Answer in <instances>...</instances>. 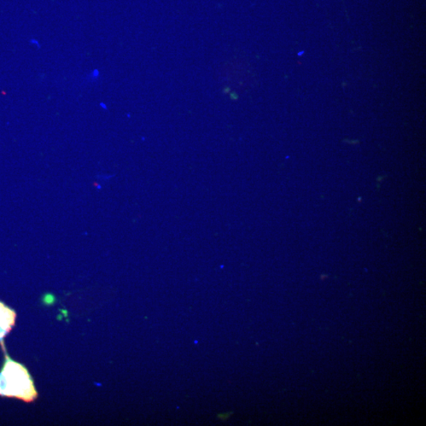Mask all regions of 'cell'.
I'll use <instances>...</instances> for the list:
<instances>
[{
	"label": "cell",
	"mask_w": 426,
	"mask_h": 426,
	"mask_svg": "<svg viewBox=\"0 0 426 426\" xmlns=\"http://www.w3.org/2000/svg\"><path fill=\"white\" fill-rule=\"evenodd\" d=\"M17 314L14 309L0 302V343L4 342L16 323Z\"/></svg>",
	"instance_id": "7a4b0ae2"
},
{
	"label": "cell",
	"mask_w": 426,
	"mask_h": 426,
	"mask_svg": "<svg viewBox=\"0 0 426 426\" xmlns=\"http://www.w3.org/2000/svg\"><path fill=\"white\" fill-rule=\"evenodd\" d=\"M4 363L0 370V396L33 402L38 399V393L26 367L13 360L6 351L4 342L0 343Z\"/></svg>",
	"instance_id": "6da1fadb"
}]
</instances>
